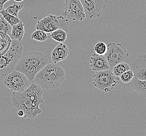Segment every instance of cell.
Returning <instances> with one entry per match:
<instances>
[{
	"label": "cell",
	"instance_id": "cell-1",
	"mask_svg": "<svg viewBox=\"0 0 146 136\" xmlns=\"http://www.w3.org/2000/svg\"><path fill=\"white\" fill-rule=\"evenodd\" d=\"M43 91L40 86L35 82L23 92H13L12 104L18 110L23 111V117L32 119L42 112L39 107L43 102Z\"/></svg>",
	"mask_w": 146,
	"mask_h": 136
},
{
	"label": "cell",
	"instance_id": "cell-2",
	"mask_svg": "<svg viewBox=\"0 0 146 136\" xmlns=\"http://www.w3.org/2000/svg\"><path fill=\"white\" fill-rule=\"evenodd\" d=\"M48 59L41 52L32 51L22 54L14 70L20 71L33 82L35 75L48 63Z\"/></svg>",
	"mask_w": 146,
	"mask_h": 136
},
{
	"label": "cell",
	"instance_id": "cell-3",
	"mask_svg": "<svg viewBox=\"0 0 146 136\" xmlns=\"http://www.w3.org/2000/svg\"><path fill=\"white\" fill-rule=\"evenodd\" d=\"M65 71L57 63L47 64L35 75L33 82L40 86L42 89H56L62 84L65 79Z\"/></svg>",
	"mask_w": 146,
	"mask_h": 136
},
{
	"label": "cell",
	"instance_id": "cell-4",
	"mask_svg": "<svg viewBox=\"0 0 146 136\" xmlns=\"http://www.w3.org/2000/svg\"><path fill=\"white\" fill-rule=\"evenodd\" d=\"M23 50L21 42L12 40L9 50L0 56V75L4 77L14 70Z\"/></svg>",
	"mask_w": 146,
	"mask_h": 136
},
{
	"label": "cell",
	"instance_id": "cell-5",
	"mask_svg": "<svg viewBox=\"0 0 146 136\" xmlns=\"http://www.w3.org/2000/svg\"><path fill=\"white\" fill-rule=\"evenodd\" d=\"M35 28L46 33H51L58 29H63L68 34L69 32L68 20L63 16H56L52 14L47 15L38 21L35 24Z\"/></svg>",
	"mask_w": 146,
	"mask_h": 136
},
{
	"label": "cell",
	"instance_id": "cell-6",
	"mask_svg": "<svg viewBox=\"0 0 146 136\" xmlns=\"http://www.w3.org/2000/svg\"><path fill=\"white\" fill-rule=\"evenodd\" d=\"M93 84L95 88L107 93L112 91L119 83V77L114 75L110 69L96 72L93 77Z\"/></svg>",
	"mask_w": 146,
	"mask_h": 136
},
{
	"label": "cell",
	"instance_id": "cell-7",
	"mask_svg": "<svg viewBox=\"0 0 146 136\" xmlns=\"http://www.w3.org/2000/svg\"><path fill=\"white\" fill-rule=\"evenodd\" d=\"M32 82L22 72L15 70L6 75L3 81L6 88L13 92H23Z\"/></svg>",
	"mask_w": 146,
	"mask_h": 136
},
{
	"label": "cell",
	"instance_id": "cell-8",
	"mask_svg": "<svg viewBox=\"0 0 146 136\" xmlns=\"http://www.w3.org/2000/svg\"><path fill=\"white\" fill-rule=\"evenodd\" d=\"M105 56L110 68L112 69L117 63L124 62L129 58V55L120 43L110 42L107 45Z\"/></svg>",
	"mask_w": 146,
	"mask_h": 136
},
{
	"label": "cell",
	"instance_id": "cell-9",
	"mask_svg": "<svg viewBox=\"0 0 146 136\" xmlns=\"http://www.w3.org/2000/svg\"><path fill=\"white\" fill-rule=\"evenodd\" d=\"M62 15L68 20L83 21L85 15L80 0H65Z\"/></svg>",
	"mask_w": 146,
	"mask_h": 136
},
{
	"label": "cell",
	"instance_id": "cell-10",
	"mask_svg": "<svg viewBox=\"0 0 146 136\" xmlns=\"http://www.w3.org/2000/svg\"><path fill=\"white\" fill-rule=\"evenodd\" d=\"M85 12V18L89 20L100 18L105 9L104 0H80Z\"/></svg>",
	"mask_w": 146,
	"mask_h": 136
},
{
	"label": "cell",
	"instance_id": "cell-11",
	"mask_svg": "<svg viewBox=\"0 0 146 136\" xmlns=\"http://www.w3.org/2000/svg\"><path fill=\"white\" fill-rule=\"evenodd\" d=\"M134 77L139 80H146V53H140L132 63Z\"/></svg>",
	"mask_w": 146,
	"mask_h": 136
},
{
	"label": "cell",
	"instance_id": "cell-12",
	"mask_svg": "<svg viewBox=\"0 0 146 136\" xmlns=\"http://www.w3.org/2000/svg\"><path fill=\"white\" fill-rule=\"evenodd\" d=\"M90 68L95 72L104 71L110 69L105 55H100L94 53L90 58Z\"/></svg>",
	"mask_w": 146,
	"mask_h": 136
},
{
	"label": "cell",
	"instance_id": "cell-13",
	"mask_svg": "<svg viewBox=\"0 0 146 136\" xmlns=\"http://www.w3.org/2000/svg\"><path fill=\"white\" fill-rule=\"evenodd\" d=\"M69 54V50L67 46L63 42H60L51 53V59L54 63H57L64 60Z\"/></svg>",
	"mask_w": 146,
	"mask_h": 136
},
{
	"label": "cell",
	"instance_id": "cell-14",
	"mask_svg": "<svg viewBox=\"0 0 146 136\" xmlns=\"http://www.w3.org/2000/svg\"><path fill=\"white\" fill-rule=\"evenodd\" d=\"M25 34V25L22 21L12 26L11 33L9 35L11 40L21 42Z\"/></svg>",
	"mask_w": 146,
	"mask_h": 136
},
{
	"label": "cell",
	"instance_id": "cell-15",
	"mask_svg": "<svg viewBox=\"0 0 146 136\" xmlns=\"http://www.w3.org/2000/svg\"><path fill=\"white\" fill-rule=\"evenodd\" d=\"M131 87L141 97L146 98V80H139L134 77L132 79Z\"/></svg>",
	"mask_w": 146,
	"mask_h": 136
},
{
	"label": "cell",
	"instance_id": "cell-16",
	"mask_svg": "<svg viewBox=\"0 0 146 136\" xmlns=\"http://www.w3.org/2000/svg\"><path fill=\"white\" fill-rule=\"evenodd\" d=\"M12 40L9 36L5 33L0 32V56L2 55L9 50Z\"/></svg>",
	"mask_w": 146,
	"mask_h": 136
},
{
	"label": "cell",
	"instance_id": "cell-17",
	"mask_svg": "<svg viewBox=\"0 0 146 136\" xmlns=\"http://www.w3.org/2000/svg\"><path fill=\"white\" fill-rule=\"evenodd\" d=\"M68 34L63 29H58L50 33V38L59 42H64L67 38Z\"/></svg>",
	"mask_w": 146,
	"mask_h": 136
},
{
	"label": "cell",
	"instance_id": "cell-18",
	"mask_svg": "<svg viewBox=\"0 0 146 136\" xmlns=\"http://www.w3.org/2000/svg\"><path fill=\"white\" fill-rule=\"evenodd\" d=\"M131 69L130 65L126 62H121L114 65L112 68V72L115 75L120 77L121 74Z\"/></svg>",
	"mask_w": 146,
	"mask_h": 136
},
{
	"label": "cell",
	"instance_id": "cell-19",
	"mask_svg": "<svg viewBox=\"0 0 146 136\" xmlns=\"http://www.w3.org/2000/svg\"><path fill=\"white\" fill-rule=\"evenodd\" d=\"M0 13L2 15H3L4 18L5 19L9 24L11 26H13L15 24H17L21 22V20L18 18V17H16L14 15H12L11 14L9 13L6 11L5 9H3Z\"/></svg>",
	"mask_w": 146,
	"mask_h": 136
},
{
	"label": "cell",
	"instance_id": "cell-20",
	"mask_svg": "<svg viewBox=\"0 0 146 136\" xmlns=\"http://www.w3.org/2000/svg\"><path fill=\"white\" fill-rule=\"evenodd\" d=\"M31 38L38 42H45L50 37L47 35L46 33L41 30H36L32 33Z\"/></svg>",
	"mask_w": 146,
	"mask_h": 136
},
{
	"label": "cell",
	"instance_id": "cell-21",
	"mask_svg": "<svg viewBox=\"0 0 146 136\" xmlns=\"http://www.w3.org/2000/svg\"><path fill=\"white\" fill-rule=\"evenodd\" d=\"M12 30V26L5 20L0 13V32L10 35Z\"/></svg>",
	"mask_w": 146,
	"mask_h": 136
},
{
	"label": "cell",
	"instance_id": "cell-22",
	"mask_svg": "<svg viewBox=\"0 0 146 136\" xmlns=\"http://www.w3.org/2000/svg\"><path fill=\"white\" fill-rule=\"evenodd\" d=\"M23 4H14L13 5L7 7L5 9L9 13L14 15L16 17H18V13L19 12V11H21V9H23Z\"/></svg>",
	"mask_w": 146,
	"mask_h": 136
},
{
	"label": "cell",
	"instance_id": "cell-23",
	"mask_svg": "<svg viewBox=\"0 0 146 136\" xmlns=\"http://www.w3.org/2000/svg\"><path fill=\"white\" fill-rule=\"evenodd\" d=\"M94 50L96 54L100 55H105L107 50V45L104 42H99L95 46Z\"/></svg>",
	"mask_w": 146,
	"mask_h": 136
},
{
	"label": "cell",
	"instance_id": "cell-24",
	"mask_svg": "<svg viewBox=\"0 0 146 136\" xmlns=\"http://www.w3.org/2000/svg\"><path fill=\"white\" fill-rule=\"evenodd\" d=\"M119 77L123 83H129L134 77V74L133 71L129 69L121 74Z\"/></svg>",
	"mask_w": 146,
	"mask_h": 136
},
{
	"label": "cell",
	"instance_id": "cell-25",
	"mask_svg": "<svg viewBox=\"0 0 146 136\" xmlns=\"http://www.w3.org/2000/svg\"><path fill=\"white\" fill-rule=\"evenodd\" d=\"M9 0H0V11L3 9L4 4Z\"/></svg>",
	"mask_w": 146,
	"mask_h": 136
},
{
	"label": "cell",
	"instance_id": "cell-26",
	"mask_svg": "<svg viewBox=\"0 0 146 136\" xmlns=\"http://www.w3.org/2000/svg\"><path fill=\"white\" fill-rule=\"evenodd\" d=\"M17 115L19 117H24L25 114H24V112H23V110H18V112H17Z\"/></svg>",
	"mask_w": 146,
	"mask_h": 136
},
{
	"label": "cell",
	"instance_id": "cell-27",
	"mask_svg": "<svg viewBox=\"0 0 146 136\" xmlns=\"http://www.w3.org/2000/svg\"><path fill=\"white\" fill-rule=\"evenodd\" d=\"M14 1L17 2H21L23 1V0H14Z\"/></svg>",
	"mask_w": 146,
	"mask_h": 136
}]
</instances>
